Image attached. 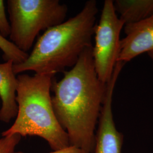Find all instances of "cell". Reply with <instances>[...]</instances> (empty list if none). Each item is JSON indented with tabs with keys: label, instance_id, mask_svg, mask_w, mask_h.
<instances>
[{
	"label": "cell",
	"instance_id": "10",
	"mask_svg": "<svg viewBox=\"0 0 153 153\" xmlns=\"http://www.w3.org/2000/svg\"><path fill=\"white\" fill-rule=\"evenodd\" d=\"M0 49L3 52V58L5 61H11L14 65L22 63L28 56L27 53L18 49L9 40L3 37L1 34Z\"/></svg>",
	"mask_w": 153,
	"mask_h": 153
},
{
	"label": "cell",
	"instance_id": "4",
	"mask_svg": "<svg viewBox=\"0 0 153 153\" xmlns=\"http://www.w3.org/2000/svg\"><path fill=\"white\" fill-rule=\"evenodd\" d=\"M10 41L27 53L39 33L65 21L68 7L59 0H8Z\"/></svg>",
	"mask_w": 153,
	"mask_h": 153
},
{
	"label": "cell",
	"instance_id": "12",
	"mask_svg": "<svg viewBox=\"0 0 153 153\" xmlns=\"http://www.w3.org/2000/svg\"><path fill=\"white\" fill-rule=\"evenodd\" d=\"M10 26L6 15L4 1L0 0V34L4 38L9 36Z\"/></svg>",
	"mask_w": 153,
	"mask_h": 153
},
{
	"label": "cell",
	"instance_id": "7",
	"mask_svg": "<svg viewBox=\"0 0 153 153\" xmlns=\"http://www.w3.org/2000/svg\"><path fill=\"white\" fill-rule=\"evenodd\" d=\"M126 37L121 40L118 61L126 63L138 56L153 51V14L124 27Z\"/></svg>",
	"mask_w": 153,
	"mask_h": 153
},
{
	"label": "cell",
	"instance_id": "14",
	"mask_svg": "<svg viewBox=\"0 0 153 153\" xmlns=\"http://www.w3.org/2000/svg\"><path fill=\"white\" fill-rule=\"evenodd\" d=\"M148 55L149 56V57L150 58V59L152 60V63H153V51H151V52H148Z\"/></svg>",
	"mask_w": 153,
	"mask_h": 153
},
{
	"label": "cell",
	"instance_id": "1",
	"mask_svg": "<svg viewBox=\"0 0 153 153\" xmlns=\"http://www.w3.org/2000/svg\"><path fill=\"white\" fill-rule=\"evenodd\" d=\"M93 47H88L76 64L57 82L51 91L55 115L69 137L70 145L92 153L95 129L104 102L107 84L100 81L95 71Z\"/></svg>",
	"mask_w": 153,
	"mask_h": 153
},
{
	"label": "cell",
	"instance_id": "3",
	"mask_svg": "<svg viewBox=\"0 0 153 153\" xmlns=\"http://www.w3.org/2000/svg\"><path fill=\"white\" fill-rule=\"evenodd\" d=\"M53 74H27L16 76L18 112L13 125L2 136L18 134L21 137L38 136L53 150L70 146L68 134L61 127L52 104Z\"/></svg>",
	"mask_w": 153,
	"mask_h": 153
},
{
	"label": "cell",
	"instance_id": "9",
	"mask_svg": "<svg viewBox=\"0 0 153 153\" xmlns=\"http://www.w3.org/2000/svg\"><path fill=\"white\" fill-rule=\"evenodd\" d=\"M114 6L125 25L140 22L153 14V0H115Z\"/></svg>",
	"mask_w": 153,
	"mask_h": 153
},
{
	"label": "cell",
	"instance_id": "5",
	"mask_svg": "<svg viewBox=\"0 0 153 153\" xmlns=\"http://www.w3.org/2000/svg\"><path fill=\"white\" fill-rule=\"evenodd\" d=\"M124 23L117 16L114 1L105 0L95 30L93 47L94 66L100 81L107 84L112 77L120 52V33Z\"/></svg>",
	"mask_w": 153,
	"mask_h": 153
},
{
	"label": "cell",
	"instance_id": "13",
	"mask_svg": "<svg viewBox=\"0 0 153 153\" xmlns=\"http://www.w3.org/2000/svg\"><path fill=\"white\" fill-rule=\"evenodd\" d=\"M15 153H23L22 152H15ZM50 153H83V152L80 149L73 145H70L67 148L60 149V150H54V152H52Z\"/></svg>",
	"mask_w": 153,
	"mask_h": 153
},
{
	"label": "cell",
	"instance_id": "2",
	"mask_svg": "<svg viewBox=\"0 0 153 153\" xmlns=\"http://www.w3.org/2000/svg\"><path fill=\"white\" fill-rule=\"evenodd\" d=\"M98 11L97 1L89 0L76 16L45 31L27 58L13 65L14 73L32 71L35 74L55 75L65 71L67 68H73L82 52L93 46Z\"/></svg>",
	"mask_w": 153,
	"mask_h": 153
},
{
	"label": "cell",
	"instance_id": "8",
	"mask_svg": "<svg viewBox=\"0 0 153 153\" xmlns=\"http://www.w3.org/2000/svg\"><path fill=\"white\" fill-rule=\"evenodd\" d=\"M11 61L0 64V121L9 123L16 117L18 112L16 91L17 79Z\"/></svg>",
	"mask_w": 153,
	"mask_h": 153
},
{
	"label": "cell",
	"instance_id": "11",
	"mask_svg": "<svg viewBox=\"0 0 153 153\" xmlns=\"http://www.w3.org/2000/svg\"><path fill=\"white\" fill-rule=\"evenodd\" d=\"M22 137L18 134L0 138V153H15Z\"/></svg>",
	"mask_w": 153,
	"mask_h": 153
},
{
	"label": "cell",
	"instance_id": "6",
	"mask_svg": "<svg viewBox=\"0 0 153 153\" xmlns=\"http://www.w3.org/2000/svg\"><path fill=\"white\" fill-rule=\"evenodd\" d=\"M126 63L118 61L112 77L107 83L104 102L99 118L95 134L94 153H121L123 136L117 129L112 112L113 95L116 83Z\"/></svg>",
	"mask_w": 153,
	"mask_h": 153
}]
</instances>
